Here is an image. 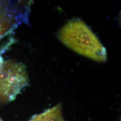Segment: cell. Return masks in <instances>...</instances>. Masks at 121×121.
<instances>
[{
    "label": "cell",
    "mask_w": 121,
    "mask_h": 121,
    "mask_svg": "<svg viewBox=\"0 0 121 121\" xmlns=\"http://www.w3.org/2000/svg\"><path fill=\"white\" fill-rule=\"evenodd\" d=\"M58 38L66 46L82 55L98 62L106 60L105 48L80 19H73L65 24L58 32Z\"/></svg>",
    "instance_id": "cell-1"
},
{
    "label": "cell",
    "mask_w": 121,
    "mask_h": 121,
    "mask_svg": "<svg viewBox=\"0 0 121 121\" xmlns=\"http://www.w3.org/2000/svg\"><path fill=\"white\" fill-rule=\"evenodd\" d=\"M0 121H2L1 120V119H0Z\"/></svg>",
    "instance_id": "cell-3"
},
{
    "label": "cell",
    "mask_w": 121,
    "mask_h": 121,
    "mask_svg": "<svg viewBox=\"0 0 121 121\" xmlns=\"http://www.w3.org/2000/svg\"><path fill=\"white\" fill-rule=\"evenodd\" d=\"M27 83L24 65L12 61L4 62L0 68V99L13 100Z\"/></svg>",
    "instance_id": "cell-2"
}]
</instances>
